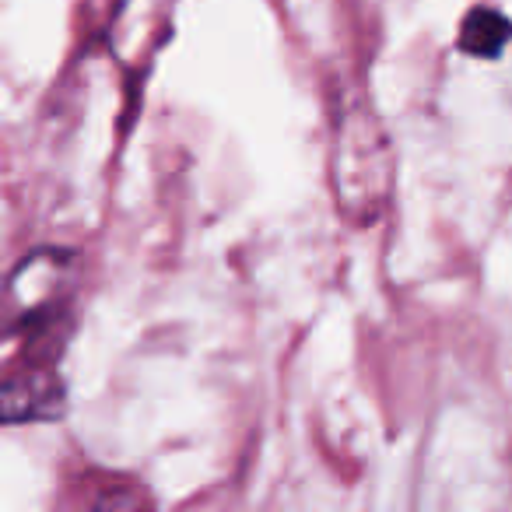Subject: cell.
Returning <instances> with one entry per match:
<instances>
[{"label":"cell","mask_w":512,"mask_h":512,"mask_svg":"<svg viewBox=\"0 0 512 512\" xmlns=\"http://www.w3.org/2000/svg\"><path fill=\"white\" fill-rule=\"evenodd\" d=\"M71 249H36L18 260L4 288V344L8 362H60L74 334Z\"/></svg>","instance_id":"6da1fadb"},{"label":"cell","mask_w":512,"mask_h":512,"mask_svg":"<svg viewBox=\"0 0 512 512\" xmlns=\"http://www.w3.org/2000/svg\"><path fill=\"white\" fill-rule=\"evenodd\" d=\"M393 148L372 109H344L334 127L330 151V186L341 214L358 228L383 218L393 197Z\"/></svg>","instance_id":"7a4b0ae2"},{"label":"cell","mask_w":512,"mask_h":512,"mask_svg":"<svg viewBox=\"0 0 512 512\" xmlns=\"http://www.w3.org/2000/svg\"><path fill=\"white\" fill-rule=\"evenodd\" d=\"M67 383L60 362H8L0 386L4 425H46L64 418Z\"/></svg>","instance_id":"3957f363"},{"label":"cell","mask_w":512,"mask_h":512,"mask_svg":"<svg viewBox=\"0 0 512 512\" xmlns=\"http://www.w3.org/2000/svg\"><path fill=\"white\" fill-rule=\"evenodd\" d=\"M512 43V18L491 4H477L460 22V50L474 60H498Z\"/></svg>","instance_id":"277c9868"}]
</instances>
